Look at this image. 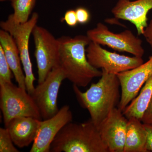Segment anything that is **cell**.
<instances>
[{
    "instance_id": "obj_1",
    "label": "cell",
    "mask_w": 152,
    "mask_h": 152,
    "mask_svg": "<svg viewBox=\"0 0 152 152\" xmlns=\"http://www.w3.org/2000/svg\"><path fill=\"white\" fill-rule=\"evenodd\" d=\"M58 39L57 66L63 71L66 79L79 88H84L93 79L102 76V71L93 67L87 58L86 49L91 41L87 35L64 36Z\"/></svg>"
},
{
    "instance_id": "obj_2",
    "label": "cell",
    "mask_w": 152,
    "mask_h": 152,
    "mask_svg": "<svg viewBox=\"0 0 152 152\" xmlns=\"http://www.w3.org/2000/svg\"><path fill=\"white\" fill-rule=\"evenodd\" d=\"M99 81L91 85L86 91L73 86L74 92L79 104L87 109L91 120L98 128L111 112L119 104L121 85L116 75L109 74L102 70Z\"/></svg>"
},
{
    "instance_id": "obj_3",
    "label": "cell",
    "mask_w": 152,
    "mask_h": 152,
    "mask_svg": "<svg viewBox=\"0 0 152 152\" xmlns=\"http://www.w3.org/2000/svg\"><path fill=\"white\" fill-rule=\"evenodd\" d=\"M50 152H109L98 128L90 119L66 125L52 142Z\"/></svg>"
},
{
    "instance_id": "obj_4",
    "label": "cell",
    "mask_w": 152,
    "mask_h": 152,
    "mask_svg": "<svg viewBox=\"0 0 152 152\" xmlns=\"http://www.w3.org/2000/svg\"><path fill=\"white\" fill-rule=\"evenodd\" d=\"M39 18L38 14L34 12L27 22L24 23H17L14 20L13 14H11L6 21L0 23L2 29L8 32L13 38L16 44L26 77V88L30 95L35 88L34 82L36 79L33 73L29 43L30 36L37 24Z\"/></svg>"
},
{
    "instance_id": "obj_5",
    "label": "cell",
    "mask_w": 152,
    "mask_h": 152,
    "mask_svg": "<svg viewBox=\"0 0 152 152\" xmlns=\"http://www.w3.org/2000/svg\"><path fill=\"white\" fill-rule=\"evenodd\" d=\"M0 107L5 127L14 118L30 117L42 120L31 96L25 89L12 83L0 84Z\"/></svg>"
},
{
    "instance_id": "obj_6",
    "label": "cell",
    "mask_w": 152,
    "mask_h": 152,
    "mask_svg": "<svg viewBox=\"0 0 152 152\" xmlns=\"http://www.w3.org/2000/svg\"><path fill=\"white\" fill-rule=\"evenodd\" d=\"M86 35L91 42L107 46L117 51L126 52L142 58L145 53L142 41L130 30L115 34L102 23H99L96 27L88 31Z\"/></svg>"
},
{
    "instance_id": "obj_7",
    "label": "cell",
    "mask_w": 152,
    "mask_h": 152,
    "mask_svg": "<svg viewBox=\"0 0 152 152\" xmlns=\"http://www.w3.org/2000/svg\"><path fill=\"white\" fill-rule=\"evenodd\" d=\"M32 34L34 41L35 57L38 68V83L45 80L53 69L57 66L59 42L48 30L36 25Z\"/></svg>"
},
{
    "instance_id": "obj_8",
    "label": "cell",
    "mask_w": 152,
    "mask_h": 152,
    "mask_svg": "<svg viewBox=\"0 0 152 152\" xmlns=\"http://www.w3.org/2000/svg\"><path fill=\"white\" fill-rule=\"evenodd\" d=\"M86 52L88 61L93 67L109 74L117 75L144 63L142 57L127 56L109 51L91 41L87 47Z\"/></svg>"
},
{
    "instance_id": "obj_9",
    "label": "cell",
    "mask_w": 152,
    "mask_h": 152,
    "mask_svg": "<svg viewBox=\"0 0 152 152\" xmlns=\"http://www.w3.org/2000/svg\"><path fill=\"white\" fill-rule=\"evenodd\" d=\"M66 79L59 67L51 71L42 83L38 84L31 94L43 120L52 118L58 113V94L61 85Z\"/></svg>"
},
{
    "instance_id": "obj_10",
    "label": "cell",
    "mask_w": 152,
    "mask_h": 152,
    "mask_svg": "<svg viewBox=\"0 0 152 152\" xmlns=\"http://www.w3.org/2000/svg\"><path fill=\"white\" fill-rule=\"evenodd\" d=\"M116 75L121 88V99L118 108L123 112L152 75V55L145 63Z\"/></svg>"
},
{
    "instance_id": "obj_11",
    "label": "cell",
    "mask_w": 152,
    "mask_h": 152,
    "mask_svg": "<svg viewBox=\"0 0 152 152\" xmlns=\"http://www.w3.org/2000/svg\"><path fill=\"white\" fill-rule=\"evenodd\" d=\"M73 115L69 106L64 105L52 118L41 121L37 134L30 152H50L51 145L59 132L72 121Z\"/></svg>"
},
{
    "instance_id": "obj_12",
    "label": "cell",
    "mask_w": 152,
    "mask_h": 152,
    "mask_svg": "<svg viewBox=\"0 0 152 152\" xmlns=\"http://www.w3.org/2000/svg\"><path fill=\"white\" fill-rule=\"evenodd\" d=\"M128 119L118 108H115L98 129L109 152H124Z\"/></svg>"
},
{
    "instance_id": "obj_13",
    "label": "cell",
    "mask_w": 152,
    "mask_h": 152,
    "mask_svg": "<svg viewBox=\"0 0 152 152\" xmlns=\"http://www.w3.org/2000/svg\"><path fill=\"white\" fill-rule=\"evenodd\" d=\"M152 10V0H118L112 10L115 18L128 21L135 26L138 35L148 26V14Z\"/></svg>"
},
{
    "instance_id": "obj_14",
    "label": "cell",
    "mask_w": 152,
    "mask_h": 152,
    "mask_svg": "<svg viewBox=\"0 0 152 152\" xmlns=\"http://www.w3.org/2000/svg\"><path fill=\"white\" fill-rule=\"evenodd\" d=\"M41 121L33 117H17L11 120L5 127L8 130L15 145L23 148L33 143Z\"/></svg>"
},
{
    "instance_id": "obj_15",
    "label": "cell",
    "mask_w": 152,
    "mask_h": 152,
    "mask_svg": "<svg viewBox=\"0 0 152 152\" xmlns=\"http://www.w3.org/2000/svg\"><path fill=\"white\" fill-rule=\"evenodd\" d=\"M0 46L4 51L18 86L26 90V77L22 67L21 60L18 47L12 37L3 29L0 30Z\"/></svg>"
},
{
    "instance_id": "obj_16",
    "label": "cell",
    "mask_w": 152,
    "mask_h": 152,
    "mask_svg": "<svg viewBox=\"0 0 152 152\" xmlns=\"http://www.w3.org/2000/svg\"><path fill=\"white\" fill-rule=\"evenodd\" d=\"M128 119L124 152H149L145 124L135 117Z\"/></svg>"
},
{
    "instance_id": "obj_17",
    "label": "cell",
    "mask_w": 152,
    "mask_h": 152,
    "mask_svg": "<svg viewBox=\"0 0 152 152\" xmlns=\"http://www.w3.org/2000/svg\"><path fill=\"white\" fill-rule=\"evenodd\" d=\"M152 96V75L144 84L140 94L123 111V114L127 119L135 117L141 120Z\"/></svg>"
},
{
    "instance_id": "obj_18",
    "label": "cell",
    "mask_w": 152,
    "mask_h": 152,
    "mask_svg": "<svg viewBox=\"0 0 152 152\" xmlns=\"http://www.w3.org/2000/svg\"><path fill=\"white\" fill-rule=\"evenodd\" d=\"M11 2L15 23L21 24L27 22L35 5L36 0H11Z\"/></svg>"
},
{
    "instance_id": "obj_19",
    "label": "cell",
    "mask_w": 152,
    "mask_h": 152,
    "mask_svg": "<svg viewBox=\"0 0 152 152\" xmlns=\"http://www.w3.org/2000/svg\"><path fill=\"white\" fill-rule=\"evenodd\" d=\"M12 73L4 51L0 46V84L12 83Z\"/></svg>"
},
{
    "instance_id": "obj_20",
    "label": "cell",
    "mask_w": 152,
    "mask_h": 152,
    "mask_svg": "<svg viewBox=\"0 0 152 152\" xmlns=\"http://www.w3.org/2000/svg\"><path fill=\"white\" fill-rule=\"evenodd\" d=\"M7 128H0V152H18Z\"/></svg>"
},
{
    "instance_id": "obj_21",
    "label": "cell",
    "mask_w": 152,
    "mask_h": 152,
    "mask_svg": "<svg viewBox=\"0 0 152 152\" xmlns=\"http://www.w3.org/2000/svg\"><path fill=\"white\" fill-rule=\"evenodd\" d=\"M78 23L85 25L88 23L91 20V14L89 11L83 7H79L75 10Z\"/></svg>"
},
{
    "instance_id": "obj_22",
    "label": "cell",
    "mask_w": 152,
    "mask_h": 152,
    "mask_svg": "<svg viewBox=\"0 0 152 152\" xmlns=\"http://www.w3.org/2000/svg\"><path fill=\"white\" fill-rule=\"evenodd\" d=\"M62 21H64L67 25L71 27H74L77 26L78 22L75 10H69L66 12Z\"/></svg>"
},
{
    "instance_id": "obj_23",
    "label": "cell",
    "mask_w": 152,
    "mask_h": 152,
    "mask_svg": "<svg viewBox=\"0 0 152 152\" xmlns=\"http://www.w3.org/2000/svg\"><path fill=\"white\" fill-rule=\"evenodd\" d=\"M141 121L145 125H152V96L145 110Z\"/></svg>"
},
{
    "instance_id": "obj_24",
    "label": "cell",
    "mask_w": 152,
    "mask_h": 152,
    "mask_svg": "<svg viewBox=\"0 0 152 152\" xmlns=\"http://www.w3.org/2000/svg\"><path fill=\"white\" fill-rule=\"evenodd\" d=\"M142 35L152 48V20L150 21L144 31Z\"/></svg>"
},
{
    "instance_id": "obj_25",
    "label": "cell",
    "mask_w": 152,
    "mask_h": 152,
    "mask_svg": "<svg viewBox=\"0 0 152 152\" xmlns=\"http://www.w3.org/2000/svg\"><path fill=\"white\" fill-rule=\"evenodd\" d=\"M147 132V149L149 152H152V125L145 124Z\"/></svg>"
}]
</instances>
